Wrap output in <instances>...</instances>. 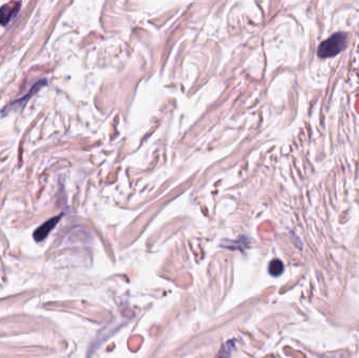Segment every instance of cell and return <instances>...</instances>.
<instances>
[{
    "mask_svg": "<svg viewBox=\"0 0 359 358\" xmlns=\"http://www.w3.org/2000/svg\"><path fill=\"white\" fill-rule=\"evenodd\" d=\"M47 84V81L45 79H42V80H39L37 81L35 84L33 85V87L31 88V90L24 95L22 96L21 98L19 99H17V100H14L13 102H11V103L9 105H7L5 107V111L4 112H7V111H10L12 107H17V106H23L26 102L29 101L30 98H32L34 95H35L40 89H42L43 87H45V85Z\"/></svg>",
    "mask_w": 359,
    "mask_h": 358,
    "instance_id": "cell-2",
    "label": "cell"
},
{
    "mask_svg": "<svg viewBox=\"0 0 359 358\" xmlns=\"http://www.w3.org/2000/svg\"><path fill=\"white\" fill-rule=\"evenodd\" d=\"M61 216H62V214H59L57 216H54L52 218L47 219L46 222H44V223L41 226H39L35 230V232H34V238H35L37 242L43 241L44 238L49 234V232L52 231L56 227V225L59 223Z\"/></svg>",
    "mask_w": 359,
    "mask_h": 358,
    "instance_id": "cell-3",
    "label": "cell"
},
{
    "mask_svg": "<svg viewBox=\"0 0 359 358\" xmlns=\"http://www.w3.org/2000/svg\"><path fill=\"white\" fill-rule=\"evenodd\" d=\"M348 35L346 33H336L327 40L322 41L318 48L317 55L320 58H330L338 55L347 47Z\"/></svg>",
    "mask_w": 359,
    "mask_h": 358,
    "instance_id": "cell-1",
    "label": "cell"
},
{
    "mask_svg": "<svg viewBox=\"0 0 359 358\" xmlns=\"http://www.w3.org/2000/svg\"><path fill=\"white\" fill-rule=\"evenodd\" d=\"M284 264L280 260H273L269 264V273L272 277H280L284 272Z\"/></svg>",
    "mask_w": 359,
    "mask_h": 358,
    "instance_id": "cell-5",
    "label": "cell"
},
{
    "mask_svg": "<svg viewBox=\"0 0 359 358\" xmlns=\"http://www.w3.org/2000/svg\"><path fill=\"white\" fill-rule=\"evenodd\" d=\"M20 7H21L20 3L15 4L14 7H11L10 5H5L3 7H0V24L2 25L9 24L20 12Z\"/></svg>",
    "mask_w": 359,
    "mask_h": 358,
    "instance_id": "cell-4",
    "label": "cell"
}]
</instances>
